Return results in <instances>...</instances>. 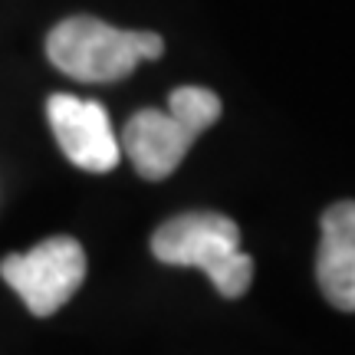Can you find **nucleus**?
<instances>
[{
    "label": "nucleus",
    "instance_id": "nucleus-1",
    "mask_svg": "<svg viewBox=\"0 0 355 355\" xmlns=\"http://www.w3.org/2000/svg\"><path fill=\"white\" fill-rule=\"evenodd\" d=\"M152 254L168 266H198L214 290L237 300L254 283V260L241 250V227L217 211H188L152 234Z\"/></svg>",
    "mask_w": 355,
    "mask_h": 355
},
{
    "label": "nucleus",
    "instance_id": "nucleus-2",
    "mask_svg": "<svg viewBox=\"0 0 355 355\" xmlns=\"http://www.w3.org/2000/svg\"><path fill=\"white\" fill-rule=\"evenodd\" d=\"M165 40L145 30H119L96 17H66L46 37L50 63L79 83H115L125 79L141 60H158Z\"/></svg>",
    "mask_w": 355,
    "mask_h": 355
},
{
    "label": "nucleus",
    "instance_id": "nucleus-3",
    "mask_svg": "<svg viewBox=\"0 0 355 355\" xmlns=\"http://www.w3.org/2000/svg\"><path fill=\"white\" fill-rule=\"evenodd\" d=\"M0 277L20 293V300L33 316H53L83 286L86 250L73 237H50L26 254L3 257Z\"/></svg>",
    "mask_w": 355,
    "mask_h": 355
},
{
    "label": "nucleus",
    "instance_id": "nucleus-4",
    "mask_svg": "<svg viewBox=\"0 0 355 355\" xmlns=\"http://www.w3.org/2000/svg\"><path fill=\"white\" fill-rule=\"evenodd\" d=\"M46 119H50V128L63 155L76 168L92 171V175H105L119 165L122 148H119V139L112 132L109 112L99 102L56 92L46 102Z\"/></svg>",
    "mask_w": 355,
    "mask_h": 355
},
{
    "label": "nucleus",
    "instance_id": "nucleus-5",
    "mask_svg": "<svg viewBox=\"0 0 355 355\" xmlns=\"http://www.w3.org/2000/svg\"><path fill=\"white\" fill-rule=\"evenodd\" d=\"M194 139H198V132L168 109L165 112L162 109H141L125 122L119 148L128 155V162L135 165L141 178L162 181V178L178 171L184 155L191 152Z\"/></svg>",
    "mask_w": 355,
    "mask_h": 355
},
{
    "label": "nucleus",
    "instance_id": "nucleus-6",
    "mask_svg": "<svg viewBox=\"0 0 355 355\" xmlns=\"http://www.w3.org/2000/svg\"><path fill=\"white\" fill-rule=\"evenodd\" d=\"M316 277L322 296L336 309L355 313V201L332 204L322 214Z\"/></svg>",
    "mask_w": 355,
    "mask_h": 355
},
{
    "label": "nucleus",
    "instance_id": "nucleus-7",
    "mask_svg": "<svg viewBox=\"0 0 355 355\" xmlns=\"http://www.w3.org/2000/svg\"><path fill=\"white\" fill-rule=\"evenodd\" d=\"M168 112L178 115L181 122H188L201 135L204 128H211L220 119V99H217V92L204 86H178L168 96Z\"/></svg>",
    "mask_w": 355,
    "mask_h": 355
}]
</instances>
